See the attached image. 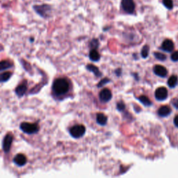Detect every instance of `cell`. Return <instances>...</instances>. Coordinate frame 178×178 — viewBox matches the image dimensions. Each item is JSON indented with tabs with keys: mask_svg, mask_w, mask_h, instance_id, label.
I'll list each match as a JSON object with an SVG mask.
<instances>
[{
	"mask_svg": "<svg viewBox=\"0 0 178 178\" xmlns=\"http://www.w3.org/2000/svg\"><path fill=\"white\" fill-rule=\"evenodd\" d=\"M139 100L146 107H150L152 105V102L148 97L145 95H141L139 97Z\"/></svg>",
	"mask_w": 178,
	"mask_h": 178,
	"instance_id": "19",
	"label": "cell"
},
{
	"mask_svg": "<svg viewBox=\"0 0 178 178\" xmlns=\"http://www.w3.org/2000/svg\"><path fill=\"white\" fill-rule=\"evenodd\" d=\"M112 97L111 91L108 88H104L101 90L100 93V99L103 102H107L111 100Z\"/></svg>",
	"mask_w": 178,
	"mask_h": 178,
	"instance_id": "7",
	"label": "cell"
},
{
	"mask_svg": "<svg viewBox=\"0 0 178 178\" xmlns=\"http://www.w3.org/2000/svg\"><path fill=\"white\" fill-rule=\"evenodd\" d=\"M161 49L163 51H166V52H172L174 50V43L171 40L167 39L165 40L163 42L162 45H161Z\"/></svg>",
	"mask_w": 178,
	"mask_h": 178,
	"instance_id": "11",
	"label": "cell"
},
{
	"mask_svg": "<svg viewBox=\"0 0 178 178\" xmlns=\"http://www.w3.org/2000/svg\"><path fill=\"white\" fill-rule=\"evenodd\" d=\"M70 84L68 81L64 78H59L54 81L52 89L56 95H62L68 92Z\"/></svg>",
	"mask_w": 178,
	"mask_h": 178,
	"instance_id": "1",
	"label": "cell"
},
{
	"mask_svg": "<svg viewBox=\"0 0 178 178\" xmlns=\"http://www.w3.org/2000/svg\"><path fill=\"white\" fill-rule=\"evenodd\" d=\"M174 124H175V125L177 128H178V115L176 116L175 117V118H174Z\"/></svg>",
	"mask_w": 178,
	"mask_h": 178,
	"instance_id": "29",
	"label": "cell"
},
{
	"mask_svg": "<svg viewBox=\"0 0 178 178\" xmlns=\"http://www.w3.org/2000/svg\"><path fill=\"white\" fill-rule=\"evenodd\" d=\"M171 60L173 61H178V52H175L172 54Z\"/></svg>",
	"mask_w": 178,
	"mask_h": 178,
	"instance_id": "26",
	"label": "cell"
},
{
	"mask_svg": "<svg viewBox=\"0 0 178 178\" xmlns=\"http://www.w3.org/2000/svg\"><path fill=\"white\" fill-rule=\"evenodd\" d=\"M149 50H150V48H149V46H148V45L143 46L142 50H141V57L144 58V59L148 57L149 55Z\"/></svg>",
	"mask_w": 178,
	"mask_h": 178,
	"instance_id": "21",
	"label": "cell"
},
{
	"mask_svg": "<svg viewBox=\"0 0 178 178\" xmlns=\"http://www.w3.org/2000/svg\"><path fill=\"white\" fill-rule=\"evenodd\" d=\"M122 6L128 13H132L135 8L134 0H122Z\"/></svg>",
	"mask_w": 178,
	"mask_h": 178,
	"instance_id": "4",
	"label": "cell"
},
{
	"mask_svg": "<svg viewBox=\"0 0 178 178\" xmlns=\"http://www.w3.org/2000/svg\"><path fill=\"white\" fill-rule=\"evenodd\" d=\"M13 63L9 61H0V71L7 70L12 67Z\"/></svg>",
	"mask_w": 178,
	"mask_h": 178,
	"instance_id": "18",
	"label": "cell"
},
{
	"mask_svg": "<svg viewBox=\"0 0 178 178\" xmlns=\"http://www.w3.org/2000/svg\"><path fill=\"white\" fill-rule=\"evenodd\" d=\"M97 123L100 125H104L107 123V117L103 114H98L96 116Z\"/></svg>",
	"mask_w": 178,
	"mask_h": 178,
	"instance_id": "14",
	"label": "cell"
},
{
	"mask_svg": "<svg viewBox=\"0 0 178 178\" xmlns=\"http://www.w3.org/2000/svg\"><path fill=\"white\" fill-rule=\"evenodd\" d=\"M11 77V73L10 72H4L2 74H0V82H5L7 81Z\"/></svg>",
	"mask_w": 178,
	"mask_h": 178,
	"instance_id": "20",
	"label": "cell"
},
{
	"mask_svg": "<svg viewBox=\"0 0 178 178\" xmlns=\"http://www.w3.org/2000/svg\"><path fill=\"white\" fill-rule=\"evenodd\" d=\"M50 7L47 5H42V6H34V9L36 11L41 15L43 17H46L48 15L49 11H50Z\"/></svg>",
	"mask_w": 178,
	"mask_h": 178,
	"instance_id": "9",
	"label": "cell"
},
{
	"mask_svg": "<svg viewBox=\"0 0 178 178\" xmlns=\"http://www.w3.org/2000/svg\"><path fill=\"white\" fill-rule=\"evenodd\" d=\"M13 140V137L12 134H7L6 137H4L3 141V150L6 153L10 151L11 147V144Z\"/></svg>",
	"mask_w": 178,
	"mask_h": 178,
	"instance_id": "6",
	"label": "cell"
},
{
	"mask_svg": "<svg viewBox=\"0 0 178 178\" xmlns=\"http://www.w3.org/2000/svg\"><path fill=\"white\" fill-rule=\"evenodd\" d=\"M170 112H171V110H170V107L168 106L161 107L158 110V114L161 117H166L170 115Z\"/></svg>",
	"mask_w": 178,
	"mask_h": 178,
	"instance_id": "12",
	"label": "cell"
},
{
	"mask_svg": "<svg viewBox=\"0 0 178 178\" xmlns=\"http://www.w3.org/2000/svg\"><path fill=\"white\" fill-rule=\"evenodd\" d=\"M154 74H157V76L161 77H166L167 73H168V71H167L166 68L165 67H163V65H157L154 67Z\"/></svg>",
	"mask_w": 178,
	"mask_h": 178,
	"instance_id": "8",
	"label": "cell"
},
{
	"mask_svg": "<svg viewBox=\"0 0 178 178\" xmlns=\"http://www.w3.org/2000/svg\"><path fill=\"white\" fill-rule=\"evenodd\" d=\"M168 97V90L164 87H159L155 91V97L157 100H165Z\"/></svg>",
	"mask_w": 178,
	"mask_h": 178,
	"instance_id": "5",
	"label": "cell"
},
{
	"mask_svg": "<svg viewBox=\"0 0 178 178\" xmlns=\"http://www.w3.org/2000/svg\"><path fill=\"white\" fill-rule=\"evenodd\" d=\"M154 54L156 59L159 60V61H163L166 59V56L162 53H160V52H154Z\"/></svg>",
	"mask_w": 178,
	"mask_h": 178,
	"instance_id": "22",
	"label": "cell"
},
{
	"mask_svg": "<svg viewBox=\"0 0 178 178\" xmlns=\"http://www.w3.org/2000/svg\"><path fill=\"white\" fill-rule=\"evenodd\" d=\"M20 129L25 133L28 134H32L37 133L39 130V127L37 124H34V123H21Z\"/></svg>",
	"mask_w": 178,
	"mask_h": 178,
	"instance_id": "2",
	"label": "cell"
},
{
	"mask_svg": "<svg viewBox=\"0 0 178 178\" xmlns=\"http://www.w3.org/2000/svg\"><path fill=\"white\" fill-rule=\"evenodd\" d=\"M163 4L168 9H172L173 7L172 0H163Z\"/></svg>",
	"mask_w": 178,
	"mask_h": 178,
	"instance_id": "23",
	"label": "cell"
},
{
	"mask_svg": "<svg viewBox=\"0 0 178 178\" xmlns=\"http://www.w3.org/2000/svg\"><path fill=\"white\" fill-rule=\"evenodd\" d=\"M13 161L18 166H23L27 163V158L24 154H18L13 159Z\"/></svg>",
	"mask_w": 178,
	"mask_h": 178,
	"instance_id": "10",
	"label": "cell"
},
{
	"mask_svg": "<svg viewBox=\"0 0 178 178\" xmlns=\"http://www.w3.org/2000/svg\"><path fill=\"white\" fill-rule=\"evenodd\" d=\"M109 81H110L109 79H107V78H104V79H103L102 80H101L100 81L99 84H98V87H102V86H104V85L106 84V83L109 82Z\"/></svg>",
	"mask_w": 178,
	"mask_h": 178,
	"instance_id": "25",
	"label": "cell"
},
{
	"mask_svg": "<svg viewBox=\"0 0 178 178\" xmlns=\"http://www.w3.org/2000/svg\"><path fill=\"white\" fill-rule=\"evenodd\" d=\"M86 68L88 69L89 71L92 72L93 73L95 74V76H97V77H100V76L102 75L101 72H100L99 69H98L96 66H95V65H91V64H88L86 65Z\"/></svg>",
	"mask_w": 178,
	"mask_h": 178,
	"instance_id": "15",
	"label": "cell"
},
{
	"mask_svg": "<svg viewBox=\"0 0 178 178\" xmlns=\"http://www.w3.org/2000/svg\"><path fill=\"white\" fill-rule=\"evenodd\" d=\"M27 84H25V83H22V84L18 86L15 89L16 95L19 96V97H22V96L25 95V93L27 91Z\"/></svg>",
	"mask_w": 178,
	"mask_h": 178,
	"instance_id": "13",
	"label": "cell"
},
{
	"mask_svg": "<svg viewBox=\"0 0 178 178\" xmlns=\"http://www.w3.org/2000/svg\"><path fill=\"white\" fill-rule=\"evenodd\" d=\"M89 58L93 61H98L100 59V54L98 53L97 51L92 50L89 53Z\"/></svg>",
	"mask_w": 178,
	"mask_h": 178,
	"instance_id": "16",
	"label": "cell"
},
{
	"mask_svg": "<svg viewBox=\"0 0 178 178\" xmlns=\"http://www.w3.org/2000/svg\"><path fill=\"white\" fill-rule=\"evenodd\" d=\"M178 83L177 77L175 75H172L168 80V85L170 88H175Z\"/></svg>",
	"mask_w": 178,
	"mask_h": 178,
	"instance_id": "17",
	"label": "cell"
},
{
	"mask_svg": "<svg viewBox=\"0 0 178 178\" xmlns=\"http://www.w3.org/2000/svg\"><path fill=\"white\" fill-rule=\"evenodd\" d=\"M125 109V104H124L123 102H119L117 104V109L119 111H123Z\"/></svg>",
	"mask_w": 178,
	"mask_h": 178,
	"instance_id": "24",
	"label": "cell"
},
{
	"mask_svg": "<svg viewBox=\"0 0 178 178\" xmlns=\"http://www.w3.org/2000/svg\"><path fill=\"white\" fill-rule=\"evenodd\" d=\"M86 128L82 125H77L72 127L70 130V134L74 139H79L84 135Z\"/></svg>",
	"mask_w": 178,
	"mask_h": 178,
	"instance_id": "3",
	"label": "cell"
},
{
	"mask_svg": "<svg viewBox=\"0 0 178 178\" xmlns=\"http://www.w3.org/2000/svg\"><path fill=\"white\" fill-rule=\"evenodd\" d=\"M91 46L94 47V48H97L98 46V41L97 40H93L91 41Z\"/></svg>",
	"mask_w": 178,
	"mask_h": 178,
	"instance_id": "28",
	"label": "cell"
},
{
	"mask_svg": "<svg viewBox=\"0 0 178 178\" xmlns=\"http://www.w3.org/2000/svg\"><path fill=\"white\" fill-rule=\"evenodd\" d=\"M172 104L175 108L178 109V99H173L172 100Z\"/></svg>",
	"mask_w": 178,
	"mask_h": 178,
	"instance_id": "27",
	"label": "cell"
}]
</instances>
